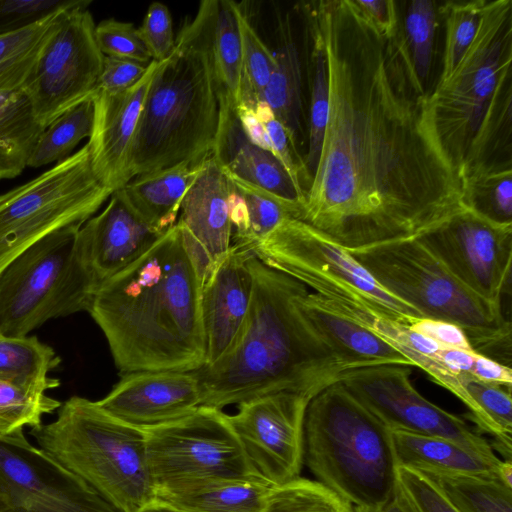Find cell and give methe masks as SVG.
<instances>
[{
    "label": "cell",
    "mask_w": 512,
    "mask_h": 512,
    "mask_svg": "<svg viewBox=\"0 0 512 512\" xmlns=\"http://www.w3.org/2000/svg\"><path fill=\"white\" fill-rule=\"evenodd\" d=\"M426 475L458 512H512V487L499 478Z\"/></svg>",
    "instance_id": "cell-37"
},
{
    "label": "cell",
    "mask_w": 512,
    "mask_h": 512,
    "mask_svg": "<svg viewBox=\"0 0 512 512\" xmlns=\"http://www.w3.org/2000/svg\"><path fill=\"white\" fill-rule=\"evenodd\" d=\"M438 6L430 0L410 1L400 23L401 40L411 68L428 92L438 27Z\"/></svg>",
    "instance_id": "cell-34"
},
{
    "label": "cell",
    "mask_w": 512,
    "mask_h": 512,
    "mask_svg": "<svg viewBox=\"0 0 512 512\" xmlns=\"http://www.w3.org/2000/svg\"><path fill=\"white\" fill-rule=\"evenodd\" d=\"M204 162L197 166L179 165L138 175L119 190L146 223L165 232L176 224L183 198L201 172Z\"/></svg>",
    "instance_id": "cell-26"
},
{
    "label": "cell",
    "mask_w": 512,
    "mask_h": 512,
    "mask_svg": "<svg viewBox=\"0 0 512 512\" xmlns=\"http://www.w3.org/2000/svg\"><path fill=\"white\" fill-rule=\"evenodd\" d=\"M227 172L277 198L299 219L305 191L295 184L280 161L269 151L251 144L242 133L236 114L227 110L221 120L214 152Z\"/></svg>",
    "instance_id": "cell-23"
},
{
    "label": "cell",
    "mask_w": 512,
    "mask_h": 512,
    "mask_svg": "<svg viewBox=\"0 0 512 512\" xmlns=\"http://www.w3.org/2000/svg\"><path fill=\"white\" fill-rule=\"evenodd\" d=\"M95 26L88 7L69 10L47 44L24 91L44 128L96 93L104 55Z\"/></svg>",
    "instance_id": "cell-12"
},
{
    "label": "cell",
    "mask_w": 512,
    "mask_h": 512,
    "mask_svg": "<svg viewBox=\"0 0 512 512\" xmlns=\"http://www.w3.org/2000/svg\"><path fill=\"white\" fill-rule=\"evenodd\" d=\"M476 353L475 350L442 347L436 355V360L456 375L471 374Z\"/></svg>",
    "instance_id": "cell-54"
},
{
    "label": "cell",
    "mask_w": 512,
    "mask_h": 512,
    "mask_svg": "<svg viewBox=\"0 0 512 512\" xmlns=\"http://www.w3.org/2000/svg\"><path fill=\"white\" fill-rule=\"evenodd\" d=\"M161 62L152 60L143 77L129 89L93 96V126L88 146L98 180L116 191L128 181V161L146 95Z\"/></svg>",
    "instance_id": "cell-20"
},
{
    "label": "cell",
    "mask_w": 512,
    "mask_h": 512,
    "mask_svg": "<svg viewBox=\"0 0 512 512\" xmlns=\"http://www.w3.org/2000/svg\"><path fill=\"white\" fill-rule=\"evenodd\" d=\"M512 1H486L476 35L426 100L433 137L462 187L512 168Z\"/></svg>",
    "instance_id": "cell-4"
},
{
    "label": "cell",
    "mask_w": 512,
    "mask_h": 512,
    "mask_svg": "<svg viewBox=\"0 0 512 512\" xmlns=\"http://www.w3.org/2000/svg\"><path fill=\"white\" fill-rule=\"evenodd\" d=\"M376 512H414L397 484L393 495Z\"/></svg>",
    "instance_id": "cell-55"
},
{
    "label": "cell",
    "mask_w": 512,
    "mask_h": 512,
    "mask_svg": "<svg viewBox=\"0 0 512 512\" xmlns=\"http://www.w3.org/2000/svg\"><path fill=\"white\" fill-rule=\"evenodd\" d=\"M410 366L379 365L349 371L341 383L391 431L442 437L497 457L491 443L461 416L422 396L410 379Z\"/></svg>",
    "instance_id": "cell-14"
},
{
    "label": "cell",
    "mask_w": 512,
    "mask_h": 512,
    "mask_svg": "<svg viewBox=\"0 0 512 512\" xmlns=\"http://www.w3.org/2000/svg\"><path fill=\"white\" fill-rule=\"evenodd\" d=\"M225 169V168H224ZM227 173L234 188L243 197L249 217V236L245 247H250L271 233L285 218L292 217L285 205L271 194Z\"/></svg>",
    "instance_id": "cell-43"
},
{
    "label": "cell",
    "mask_w": 512,
    "mask_h": 512,
    "mask_svg": "<svg viewBox=\"0 0 512 512\" xmlns=\"http://www.w3.org/2000/svg\"><path fill=\"white\" fill-rule=\"evenodd\" d=\"M352 507H353L352 512H375V511H372L368 508L361 507V506H352Z\"/></svg>",
    "instance_id": "cell-59"
},
{
    "label": "cell",
    "mask_w": 512,
    "mask_h": 512,
    "mask_svg": "<svg viewBox=\"0 0 512 512\" xmlns=\"http://www.w3.org/2000/svg\"><path fill=\"white\" fill-rule=\"evenodd\" d=\"M459 377L472 402L470 420L493 438L491 446L504 456V460H511V390L480 381L470 374H460Z\"/></svg>",
    "instance_id": "cell-33"
},
{
    "label": "cell",
    "mask_w": 512,
    "mask_h": 512,
    "mask_svg": "<svg viewBox=\"0 0 512 512\" xmlns=\"http://www.w3.org/2000/svg\"><path fill=\"white\" fill-rule=\"evenodd\" d=\"M360 10L386 36H394L400 29V10L393 0H354Z\"/></svg>",
    "instance_id": "cell-51"
},
{
    "label": "cell",
    "mask_w": 512,
    "mask_h": 512,
    "mask_svg": "<svg viewBox=\"0 0 512 512\" xmlns=\"http://www.w3.org/2000/svg\"><path fill=\"white\" fill-rule=\"evenodd\" d=\"M96 402L113 417L146 430L193 412L201 405V392L193 371H138L123 374Z\"/></svg>",
    "instance_id": "cell-19"
},
{
    "label": "cell",
    "mask_w": 512,
    "mask_h": 512,
    "mask_svg": "<svg viewBox=\"0 0 512 512\" xmlns=\"http://www.w3.org/2000/svg\"><path fill=\"white\" fill-rule=\"evenodd\" d=\"M485 3V0H471L439 4V15L444 20L445 39L437 82L449 77L472 43Z\"/></svg>",
    "instance_id": "cell-38"
},
{
    "label": "cell",
    "mask_w": 512,
    "mask_h": 512,
    "mask_svg": "<svg viewBox=\"0 0 512 512\" xmlns=\"http://www.w3.org/2000/svg\"><path fill=\"white\" fill-rule=\"evenodd\" d=\"M254 110L265 127L271 153L280 161L297 186L305 191L302 181L308 183L303 159L293 149L283 125L275 117L268 104L260 100L255 103Z\"/></svg>",
    "instance_id": "cell-47"
},
{
    "label": "cell",
    "mask_w": 512,
    "mask_h": 512,
    "mask_svg": "<svg viewBox=\"0 0 512 512\" xmlns=\"http://www.w3.org/2000/svg\"><path fill=\"white\" fill-rule=\"evenodd\" d=\"M409 328L429 337L443 348L474 350L463 329L451 322L422 317L410 324Z\"/></svg>",
    "instance_id": "cell-50"
},
{
    "label": "cell",
    "mask_w": 512,
    "mask_h": 512,
    "mask_svg": "<svg viewBox=\"0 0 512 512\" xmlns=\"http://www.w3.org/2000/svg\"><path fill=\"white\" fill-rule=\"evenodd\" d=\"M391 437L397 466L426 474L499 478L502 460L498 457H487L442 437L399 430L391 431Z\"/></svg>",
    "instance_id": "cell-24"
},
{
    "label": "cell",
    "mask_w": 512,
    "mask_h": 512,
    "mask_svg": "<svg viewBox=\"0 0 512 512\" xmlns=\"http://www.w3.org/2000/svg\"><path fill=\"white\" fill-rule=\"evenodd\" d=\"M470 375L480 381L506 387L507 389L511 390V367L478 352L476 353L474 365Z\"/></svg>",
    "instance_id": "cell-53"
},
{
    "label": "cell",
    "mask_w": 512,
    "mask_h": 512,
    "mask_svg": "<svg viewBox=\"0 0 512 512\" xmlns=\"http://www.w3.org/2000/svg\"><path fill=\"white\" fill-rule=\"evenodd\" d=\"M44 129L24 91H0V180L14 178L28 167Z\"/></svg>",
    "instance_id": "cell-29"
},
{
    "label": "cell",
    "mask_w": 512,
    "mask_h": 512,
    "mask_svg": "<svg viewBox=\"0 0 512 512\" xmlns=\"http://www.w3.org/2000/svg\"><path fill=\"white\" fill-rule=\"evenodd\" d=\"M93 98L69 109L42 132L28 167L37 168L58 163L70 156V152L86 137L93 126Z\"/></svg>",
    "instance_id": "cell-36"
},
{
    "label": "cell",
    "mask_w": 512,
    "mask_h": 512,
    "mask_svg": "<svg viewBox=\"0 0 512 512\" xmlns=\"http://www.w3.org/2000/svg\"><path fill=\"white\" fill-rule=\"evenodd\" d=\"M278 15L276 64L264 88L262 99L283 125L289 141L298 152L301 139L302 71L299 50L289 17Z\"/></svg>",
    "instance_id": "cell-27"
},
{
    "label": "cell",
    "mask_w": 512,
    "mask_h": 512,
    "mask_svg": "<svg viewBox=\"0 0 512 512\" xmlns=\"http://www.w3.org/2000/svg\"><path fill=\"white\" fill-rule=\"evenodd\" d=\"M145 435L156 497L203 481L257 476L221 409L200 405Z\"/></svg>",
    "instance_id": "cell-11"
},
{
    "label": "cell",
    "mask_w": 512,
    "mask_h": 512,
    "mask_svg": "<svg viewBox=\"0 0 512 512\" xmlns=\"http://www.w3.org/2000/svg\"><path fill=\"white\" fill-rule=\"evenodd\" d=\"M396 484L414 512H458L437 484L421 471L397 466Z\"/></svg>",
    "instance_id": "cell-46"
},
{
    "label": "cell",
    "mask_w": 512,
    "mask_h": 512,
    "mask_svg": "<svg viewBox=\"0 0 512 512\" xmlns=\"http://www.w3.org/2000/svg\"><path fill=\"white\" fill-rule=\"evenodd\" d=\"M310 40L308 59L309 78V119H308V150L304 167L308 177V186L320 156L321 146L329 110V88L324 49L318 33L306 21Z\"/></svg>",
    "instance_id": "cell-35"
},
{
    "label": "cell",
    "mask_w": 512,
    "mask_h": 512,
    "mask_svg": "<svg viewBox=\"0 0 512 512\" xmlns=\"http://www.w3.org/2000/svg\"><path fill=\"white\" fill-rule=\"evenodd\" d=\"M232 189L223 163L212 155L204 162L181 204L176 223L202 285L232 246Z\"/></svg>",
    "instance_id": "cell-17"
},
{
    "label": "cell",
    "mask_w": 512,
    "mask_h": 512,
    "mask_svg": "<svg viewBox=\"0 0 512 512\" xmlns=\"http://www.w3.org/2000/svg\"><path fill=\"white\" fill-rule=\"evenodd\" d=\"M163 234L131 208L119 189L114 191L104 209L88 219L77 233L78 254L96 292Z\"/></svg>",
    "instance_id": "cell-18"
},
{
    "label": "cell",
    "mask_w": 512,
    "mask_h": 512,
    "mask_svg": "<svg viewBox=\"0 0 512 512\" xmlns=\"http://www.w3.org/2000/svg\"><path fill=\"white\" fill-rule=\"evenodd\" d=\"M310 400L282 391L243 402L237 413L228 415L253 472L273 486L300 477L304 419Z\"/></svg>",
    "instance_id": "cell-16"
},
{
    "label": "cell",
    "mask_w": 512,
    "mask_h": 512,
    "mask_svg": "<svg viewBox=\"0 0 512 512\" xmlns=\"http://www.w3.org/2000/svg\"><path fill=\"white\" fill-rule=\"evenodd\" d=\"M252 298L243 326L215 363L193 371L201 405L221 409L288 391L310 399L356 368L342 358L304 312L309 289L253 254Z\"/></svg>",
    "instance_id": "cell-2"
},
{
    "label": "cell",
    "mask_w": 512,
    "mask_h": 512,
    "mask_svg": "<svg viewBox=\"0 0 512 512\" xmlns=\"http://www.w3.org/2000/svg\"><path fill=\"white\" fill-rule=\"evenodd\" d=\"M465 205L500 224H512V168L484 172L463 187Z\"/></svg>",
    "instance_id": "cell-40"
},
{
    "label": "cell",
    "mask_w": 512,
    "mask_h": 512,
    "mask_svg": "<svg viewBox=\"0 0 512 512\" xmlns=\"http://www.w3.org/2000/svg\"><path fill=\"white\" fill-rule=\"evenodd\" d=\"M301 305L326 341L356 369L388 364L413 366L389 343L331 309L317 294L307 292Z\"/></svg>",
    "instance_id": "cell-25"
},
{
    "label": "cell",
    "mask_w": 512,
    "mask_h": 512,
    "mask_svg": "<svg viewBox=\"0 0 512 512\" xmlns=\"http://www.w3.org/2000/svg\"><path fill=\"white\" fill-rule=\"evenodd\" d=\"M80 227L42 238L0 272V335L25 337L50 319L88 312L96 289L78 254Z\"/></svg>",
    "instance_id": "cell-9"
},
{
    "label": "cell",
    "mask_w": 512,
    "mask_h": 512,
    "mask_svg": "<svg viewBox=\"0 0 512 512\" xmlns=\"http://www.w3.org/2000/svg\"><path fill=\"white\" fill-rule=\"evenodd\" d=\"M147 66L129 59L104 56L97 90L110 93L125 91L143 77Z\"/></svg>",
    "instance_id": "cell-49"
},
{
    "label": "cell",
    "mask_w": 512,
    "mask_h": 512,
    "mask_svg": "<svg viewBox=\"0 0 512 512\" xmlns=\"http://www.w3.org/2000/svg\"><path fill=\"white\" fill-rule=\"evenodd\" d=\"M251 256L248 247L232 244L227 255L202 285L204 365L219 360L231 347L243 326L253 290L249 264Z\"/></svg>",
    "instance_id": "cell-21"
},
{
    "label": "cell",
    "mask_w": 512,
    "mask_h": 512,
    "mask_svg": "<svg viewBox=\"0 0 512 512\" xmlns=\"http://www.w3.org/2000/svg\"><path fill=\"white\" fill-rule=\"evenodd\" d=\"M137 31L152 60L162 62L174 50L172 17L165 4L151 3Z\"/></svg>",
    "instance_id": "cell-48"
},
{
    "label": "cell",
    "mask_w": 512,
    "mask_h": 512,
    "mask_svg": "<svg viewBox=\"0 0 512 512\" xmlns=\"http://www.w3.org/2000/svg\"><path fill=\"white\" fill-rule=\"evenodd\" d=\"M278 270L308 289L317 279L352 284L402 321L416 315L413 307L387 292L344 246L319 231H308L294 240L281 258Z\"/></svg>",
    "instance_id": "cell-22"
},
{
    "label": "cell",
    "mask_w": 512,
    "mask_h": 512,
    "mask_svg": "<svg viewBox=\"0 0 512 512\" xmlns=\"http://www.w3.org/2000/svg\"><path fill=\"white\" fill-rule=\"evenodd\" d=\"M303 464L352 506L377 511L396 488L391 430L341 382L313 397L303 429Z\"/></svg>",
    "instance_id": "cell-6"
},
{
    "label": "cell",
    "mask_w": 512,
    "mask_h": 512,
    "mask_svg": "<svg viewBox=\"0 0 512 512\" xmlns=\"http://www.w3.org/2000/svg\"><path fill=\"white\" fill-rule=\"evenodd\" d=\"M138 512H181L177 508L173 507L172 505L159 500L155 499L142 507Z\"/></svg>",
    "instance_id": "cell-56"
},
{
    "label": "cell",
    "mask_w": 512,
    "mask_h": 512,
    "mask_svg": "<svg viewBox=\"0 0 512 512\" xmlns=\"http://www.w3.org/2000/svg\"><path fill=\"white\" fill-rule=\"evenodd\" d=\"M0 512H121L23 429L0 437Z\"/></svg>",
    "instance_id": "cell-13"
},
{
    "label": "cell",
    "mask_w": 512,
    "mask_h": 512,
    "mask_svg": "<svg viewBox=\"0 0 512 512\" xmlns=\"http://www.w3.org/2000/svg\"><path fill=\"white\" fill-rule=\"evenodd\" d=\"M60 362L56 352L36 336L0 335V381L47 392L60 385L59 379L49 376Z\"/></svg>",
    "instance_id": "cell-31"
},
{
    "label": "cell",
    "mask_w": 512,
    "mask_h": 512,
    "mask_svg": "<svg viewBox=\"0 0 512 512\" xmlns=\"http://www.w3.org/2000/svg\"><path fill=\"white\" fill-rule=\"evenodd\" d=\"M30 434L121 512H138L156 499L145 430L113 417L96 401L72 396L54 421L31 428Z\"/></svg>",
    "instance_id": "cell-7"
},
{
    "label": "cell",
    "mask_w": 512,
    "mask_h": 512,
    "mask_svg": "<svg viewBox=\"0 0 512 512\" xmlns=\"http://www.w3.org/2000/svg\"><path fill=\"white\" fill-rule=\"evenodd\" d=\"M235 114L242 133L253 145L271 152V145L264 125L257 117L254 107L241 102L235 109Z\"/></svg>",
    "instance_id": "cell-52"
},
{
    "label": "cell",
    "mask_w": 512,
    "mask_h": 512,
    "mask_svg": "<svg viewBox=\"0 0 512 512\" xmlns=\"http://www.w3.org/2000/svg\"><path fill=\"white\" fill-rule=\"evenodd\" d=\"M350 503L317 482L298 477L273 486L262 512H352Z\"/></svg>",
    "instance_id": "cell-39"
},
{
    "label": "cell",
    "mask_w": 512,
    "mask_h": 512,
    "mask_svg": "<svg viewBox=\"0 0 512 512\" xmlns=\"http://www.w3.org/2000/svg\"><path fill=\"white\" fill-rule=\"evenodd\" d=\"M13 433L0 418V437Z\"/></svg>",
    "instance_id": "cell-58"
},
{
    "label": "cell",
    "mask_w": 512,
    "mask_h": 512,
    "mask_svg": "<svg viewBox=\"0 0 512 512\" xmlns=\"http://www.w3.org/2000/svg\"><path fill=\"white\" fill-rule=\"evenodd\" d=\"M201 290L177 223L100 287L88 312L122 374L204 365Z\"/></svg>",
    "instance_id": "cell-3"
},
{
    "label": "cell",
    "mask_w": 512,
    "mask_h": 512,
    "mask_svg": "<svg viewBox=\"0 0 512 512\" xmlns=\"http://www.w3.org/2000/svg\"><path fill=\"white\" fill-rule=\"evenodd\" d=\"M238 4L217 0L212 37L215 75L228 107L235 112L242 102L244 72L242 44L237 19Z\"/></svg>",
    "instance_id": "cell-32"
},
{
    "label": "cell",
    "mask_w": 512,
    "mask_h": 512,
    "mask_svg": "<svg viewBox=\"0 0 512 512\" xmlns=\"http://www.w3.org/2000/svg\"><path fill=\"white\" fill-rule=\"evenodd\" d=\"M418 238L467 288L501 304L511 275L512 224L496 223L466 207Z\"/></svg>",
    "instance_id": "cell-15"
},
{
    "label": "cell",
    "mask_w": 512,
    "mask_h": 512,
    "mask_svg": "<svg viewBox=\"0 0 512 512\" xmlns=\"http://www.w3.org/2000/svg\"><path fill=\"white\" fill-rule=\"evenodd\" d=\"M61 404L46 392L0 381V418L12 432L42 424V417Z\"/></svg>",
    "instance_id": "cell-42"
},
{
    "label": "cell",
    "mask_w": 512,
    "mask_h": 512,
    "mask_svg": "<svg viewBox=\"0 0 512 512\" xmlns=\"http://www.w3.org/2000/svg\"><path fill=\"white\" fill-rule=\"evenodd\" d=\"M90 4V0H0V35L34 25L62 10Z\"/></svg>",
    "instance_id": "cell-45"
},
{
    "label": "cell",
    "mask_w": 512,
    "mask_h": 512,
    "mask_svg": "<svg viewBox=\"0 0 512 512\" xmlns=\"http://www.w3.org/2000/svg\"><path fill=\"white\" fill-rule=\"evenodd\" d=\"M345 248L387 292L423 317L456 324L476 352L511 361V323L501 304L467 288L418 237Z\"/></svg>",
    "instance_id": "cell-8"
},
{
    "label": "cell",
    "mask_w": 512,
    "mask_h": 512,
    "mask_svg": "<svg viewBox=\"0 0 512 512\" xmlns=\"http://www.w3.org/2000/svg\"><path fill=\"white\" fill-rule=\"evenodd\" d=\"M96 43L104 56L129 59L148 65L152 59L131 22L109 18L95 26Z\"/></svg>",
    "instance_id": "cell-44"
},
{
    "label": "cell",
    "mask_w": 512,
    "mask_h": 512,
    "mask_svg": "<svg viewBox=\"0 0 512 512\" xmlns=\"http://www.w3.org/2000/svg\"><path fill=\"white\" fill-rule=\"evenodd\" d=\"M272 487L258 476L213 479L156 498L181 512H262Z\"/></svg>",
    "instance_id": "cell-28"
},
{
    "label": "cell",
    "mask_w": 512,
    "mask_h": 512,
    "mask_svg": "<svg viewBox=\"0 0 512 512\" xmlns=\"http://www.w3.org/2000/svg\"><path fill=\"white\" fill-rule=\"evenodd\" d=\"M302 11L324 49L329 110L299 220L357 247L419 237L465 209L400 29L382 34L354 0L306 3Z\"/></svg>",
    "instance_id": "cell-1"
},
{
    "label": "cell",
    "mask_w": 512,
    "mask_h": 512,
    "mask_svg": "<svg viewBox=\"0 0 512 512\" xmlns=\"http://www.w3.org/2000/svg\"><path fill=\"white\" fill-rule=\"evenodd\" d=\"M113 192L96 177L86 143L36 178L0 194V272L42 238L82 226Z\"/></svg>",
    "instance_id": "cell-10"
},
{
    "label": "cell",
    "mask_w": 512,
    "mask_h": 512,
    "mask_svg": "<svg viewBox=\"0 0 512 512\" xmlns=\"http://www.w3.org/2000/svg\"><path fill=\"white\" fill-rule=\"evenodd\" d=\"M237 19L242 44L244 91L242 102L254 107L262 99L276 59L262 41L244 10L238 5Z\"/></svg>",
    "instance_id": "cell-41"
},
{
    "label": "cell",
    "mask_w": 512,
    "mask_h": 512,
    "mask_svg": "<svg viewBox=\"0 0 512 512\" xmlns=\"http://www.w3.org/2000/svg\"><path fill=\"white\" fill-rule=\"evenodd\" d=\"M217 0L200 2L161 62L145 98L128 161V179L197 166L217 146L226 98L217 81L212 37ZM229 108V107H228Z\"/></svg>",
    "instance_id": "cell-5"
},
{
    "label": "cell",
    "mask_w": 512,
    "mask_h": 512,
    "mask_svg": "<svg viewBox=\"0 0 512 512\" xmlns=\"http://www.w3.org/2000/svg\"><path fill=\"white\" fill-rule=\"evenodd\" d=\"M499 478L507 486L512 487V462L511 460H504L500 464Z\"/></svg>",
    "instance_id": "cell-57"
},
{
    "label": "cell",
    "mask_w": 512,
    "mask_h": 512,
    "mask_svg": "<svg viewBox=\"0 0 512 512\" xmlns=\"http://www.w3.org/2000/svg\"><path fill=\"white\" fill-rule=\"evenodd\" d=\"M69 10H62L34 25L0 35V91H25L47 44Z\"/></svg>",
    "instance_id": "cell-30"
}]
</instances>
